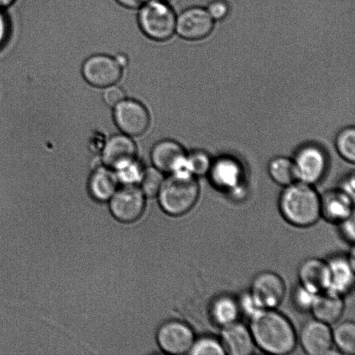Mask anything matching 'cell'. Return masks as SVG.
<instances>
[{
  "instance_id": "28",
  "label": "cell",
  "mask_w": 355,
  "mask_h": 355,
  "mask_svg": "<svg viewBox=\"0 0 355 355\" xmlns=\"http://www.w3.org/2000/svg\"><path fill=\"white\" fill-rule=\"evenodd\" d=\"M164 179V173L153 166L146 167L138 186L146 198H153L157 196Z\"/></svg>"
},
{
  "instance_id": "11",
  "label": "cell",
  "mask_w": 355,
  "mask_h": 355,
  "mask_svg": "<svg viewBox=\"0 0 355 355\" xmlns=\"http://www.w3.org/2000/svg\"><path fill=\"white\" fill-rule=\"evenodd\" d=\"M293 159L297 181L308 184L319 182L327 168V156L318 145L306 144L296 151Z\"/></svg>"
},
{
  "instance_id": "26",
  "label": "cell",
  "mask_w": 355,
  "mask_h": 355,
  "mask_svg": "<svg viewBox=\"0 0 355 355\" xmlns=\"http://www.w3.org/2000/svg\"><path fill=\"white\" fill-rule=\"evenodd\" d=\"M212 160L209 154L202 150H193L187 153L184 170L194 177L207 175Z\"/></svg>"
},
{
  "instance_id": "17",
  "label": "cell",
  "mask_w": 355,
  "mask_h": 355,
  "mask_svg": "<svg viewBox=\"0 0 355 355\" xmlns=\"http://www.w3.org/2000/svg\"><path fill=\"white\" fill-rule=\"evenodd\" d=\"M137 147L132 137L124 133L112 135L105 142L101 154L103 165L114 169L120 164L137 157Z\"/></svg>"
},
{
  "instance_id": "33",
  "label": "cell",
  "mask_w": 355,
  "mask_h": 355,
  "mask_svg": "<svg viewBox=\"0 0 355 355\" xmlns=\"http://www.w3.org/2000/svg\"><path fill=\"white\" fill-rule=\"evenodd\" d=\"M206 9L214 21L225 18L229 10L227 3L223 0L211 1Z\"/></svg>"
},
{
  "instance_id": "20",
  "label": "cell",
  "mask_w": 355,
  "mask_h": 355,
  "mask_svg": "<svg viewBox=\"0 0 355 355\" xmlns=\"http://www.w3.org/2000/svg\"><path fill=\"white\" fill-rule=\"evenodd\" d=\"M345 310L344 297L329 290L317 293L310 313L329 325L340 320Z\"/></svg>"
},
{
  "instance_id": "23",
  "label": "cell",
  "mask_w": 355,
  "mask_h": 355,
  "mask_svg": "<svg viewBox=\"0 0 355 355\" xmlns=\"http://www.w3.org/2000/svg\"><path fill=\"white\" fill-rule=\"evenodd\" d=\"M334 347L338 354L353 355L355 353V323L346 320L338 322L333 329Z\"/></svg>"
},
{
  "instance_id": "32",
  "label": "cell",
  "mask_w": 355,
  "mask_h": 355,
  "mask_svg": "<svg viewBox=\"0 0 355 355\" xmlns=\"http://www.w3.org/2000/svg\"><path fill=\"white\" fill-rule=\"evenodd\" d=\"M103 96L107 105L114 107L125 98V94L122 88L114 85L105 88Z\"/></svg>"
},
{
  "instance_id": "4",
  "label": "cell",
  "mask_w": 355,
  "mask_h": 355,
  "mask_svg": "<svg viewBox=\"0 0 355 355\" xmlns=\"http://www.w3.org/2000/svg\"><path fill=\"white\" fill-rule=\"evenodd\" d=\"M178 12L173 6L160 0H149L136 12L141 33L156 43L169 42L176 35Z\"/></svg>"
},
{
  "instance_id": "15",
  "label": "cell",
  "mask_w": 355,
  "mask_h": 355,
  "mask_svg": "<svg viewBox=\"0 0 355 355\" xmlns=\"http://www.w3.org/2000/svg\"><path fill=\"white\" fill-rule=\"evenodd\" d=\"M219 339L225 354L250 355L257 349L249 326L239 320L221 327Z\"/></svg>"
},
{
  "instance_id": "35",
  "label": "cell",
  "mask_w": 355,
  "mask_h": 355,
  "mask_svg": "<svg viewBox=\"0 0 355 355\" xmlns=\"http://www.w3.org/2000/svg\"><path fill=\"white\" fill-rule=\"evenodd\" d=\"M119 6L127 10L137 12L149 0H114Z\"/></svg>"
},
{
  "instance_id": "13",
  "label": "cell",
  "mask_w": 355,
  "mask_h": 355,
  "mask_svg": "<svg viewBox=\"0 0 355 355\" xmlns=\"http://www.w3.org/2000/svg\"><path fill=\"white\" fill-rule=\"evenodd\" d=\"M330 270L329 289L343 297L354 286V247L352 245L347 254H334L327 259Z\"/></svg>"
},
{
  "instance_id": "36",
  "label": "cell",
  "mask_w": 355,
  "mask_h": 355,
  "mask_svg": "<svg viewBox=\"0 0 355 355\" xmlns=\"http://www.w3.org/2000/svg\"><path fill=\"white\" fill-rule=\"evenodd\" d=\"M8 34V24L7 19L0 9V46L4 43Z\"/></svg>"
},
{
  "instance_id": "2",
  "label": "cell",
  "mask_w": 355,
  "mask_h": 355,
  "mask_svg": "<svg viewBox=\"0 0 355 355\" xmlns=\"http://www.w3.org/2000/svg\"><path fill=\"white\" fill-rule=\"evenodd\" d=\"M278 207L283 218L297 227H311L321 218L320 196L312 185L299 181L284 187Z\"/></svg>"
},
{
  "instance_id": "7",
  "label": "cell",
  "mask_w": 355,
  "mask_h": 355,
  "mask_svg": "<svg viewBox=\"0 0 355 355\" xmlns=\"http://www.w3.org/2000/svg\"><path fill=\"white\" fill-rule=\"evenodd\" d=\"M214 28V20L205 8L188 6L178 12L175 33L182 40H202L211 34Z\"/></svg>"
},
{
  "instance_id": "24",
  "label": "cell",
  "mask_w": 355,
  "mask_h": 355,
  "mask_svg": "<svg viewBox=\"0 0 355 355\" xmlns=\"http://www.w3.org/2000/svg\"><path fill=\"white\" fill-rule=\"evenodd\" d=\"M268 173L277 184L286 187L297 181L292 159L284 156L272 158L268 166Z\"/></svg>"
},
{
  "instance_id": "6",
  "label": "cell",
  "mask_w": 355,
  "mask_h": 355,
  "mask_svg": "<svg viewBox=\"0 0 355 355\" xmlns=\"http://www.w3.org/2000/svg\"><path fill=\"white\" fill-rule=\"evenodd\" d=\"M196 338L192 327L187 322L171 318L163 322L155 334L157 345L168 354L189 353Z\"/></svg>"
},
{
  "instance_id": "34",
  "label": "cell",
  "mask_w": 355,
  "mask_h": 355,
  "mask_svg": "<svg viewBox=\"0 0 355 355\" xmlns=\"http://www.w3.org/2000/svg\"><path fill=\"white\" fill-rule=\"evenodd\" d=\"M345 193L354 199V174L352 173L345 178L338 188Z\"/></svg>"
},
{
  "instance_id": "9",
  "label": "cell",
  "mask_w": 355,
  "mask_h": 355,
  "mask_svg": "<svg viewBox=\"0 0 355 355\" xmlns=\"http://www.w3.org/2000/svg\"><path fill=\"white\" fill-rule=\"evenodd\" d=\"M146 198L138 185L119 187L108 201L110 214L122 223H134L144 214Z\"/></svg>"
},
{
  "instance_id": "38",
  "label": "cell",
  "mask_w": 355,
  "mask_h": 355,
  "mask_svg": "<svg viewBox=\"0 0 355 355\" xmlns=\"http://www.w3.org/2000/svg\"><path fill=\"white\" fill-rule=\"evenodd\" d=\"M172 4L173 6L178 1V0H160Z\"/></svg>"
},
{
  "instance_id": "22",
  "label": "cell",
  "mask_w": 355,
  "mask_h": 355,
  "mask_svg": "<svg viewBox=\"0 0 355 355\" xmlns=\"http://www.w3.org/2000/svg\"><path fill=\"white\" fill-rule=\"evenodd\" d=\"M209 314L220 328L239 320L241 312L238 297L228 293L218 295L210 302Z\"/></svg>"
},
{
  "instance_id": "8",
  "label": "cell",
  "mask_w": 355,
  "mask_h": 355,
  "mask_svg": "<svg viewBox=\"0 0 355 355\" xmlns=\"http://www.w3.org/2000/svg\"><path fill=\"white\" fill-rule=\"evenodd\" d=\"M248 291L261 309H276L285 297L286 287L279 274L262 270L253 277Z\"/></svg>"
},
{
  "instance_id": "12",
  "label": "cell",
  "mask_w": 355,
  "mask_h": 355,
  "mask_svg": "<svg viewBox=\"0 0 355 355\" xmlns=\"http://www.w3.org/2000/svg\"><path fill=\"white\" fill-rule=\"evenodd\" d=\"M297 343L309 355H324L333 353L331 325L314 318L305 321L297 334Z\"/></svg>"
},
{
  "instance_id": "1",
  "label": "cell",
  "mask_w": 355,
  "mask_h": 355,
  "mask_svg": "<svg viewBox=\"0 0 355 355\" xmlns=\"http://www.w3.org/2000/svg\"><path fill=\"white\" fill-rule=\"evenodd\" d=\"M257 348L273 355L292 353L297 345V332L291 321L276 309H261L249 318Z\"/></svg>"
},
{
  "instance_id": "18",
  "label": "cell",
  "mask_w": 355,
  "mask_h": 355,
  "mask_svg": "<svg viewBox=\"0 0 355 355\" xmlns=\"http://www.w3.org/2000/svg\"><path fill=\"white\" fill-rule=\"evenodd\" d=\"M321 217L338 224L354 215V198L338 188L328 191L320 196Z\"/></svg>"
},
{
  "instance_id": "19",
  "label": "cell",
  "mask_w": 355,
  "mask_h": 355,
  "mask_svg": "<svg viewBox=\"0 0 355 355\" xmlns=\"http://www.w3.org/2000/svg\"><path fill=\"white\" fill-rule=\"evenodd\" d=\"M242 168L232 157L223 156L212 161L208 175L217 188L229 191L242 182Z\"/></svg>"
},
{
  "instance_id": "30",
  "label": "cell",
  "mask_w": 355,
  "mask_h": 355,
  "mask_svg": "<svg viewBox=\"0 0 355 355\" xmlns=\"http://www.w3.org/2000/svg\"><path fill=\"white\" fill-rule=\"evenodd\" d=\"M316 293H313L300 284H297L291 293L292 305L299 312H310Z\"/></svg>"
},
{
  "instance_id": "25",
  "label": "cell",
  "mask_w": 355,
  "mask_h": 355,
  "mask_svg": "<svg viewBox=\"0 0 355 355\" xmlns=\"http://www.w3.org/2000/svg\"><path fill=\"white\" fill-rule=\"evenodd\" d=\"M145 168L137 157H135L112 170L115 173L119 183L122 185H138Z\"/></svg>"
},
{
  "instance_id": "3",
  "label": "cell",
  "mask_w": 355,
  "mask_h": 355,
  "mask_svg": "<svg viewBox=\"0 0 355 355\" xmlns=\"http://www.w3.org/2000/svg\"><path fill=\"white\" fill-rule=\"evenodd\" d=\"M200 195L197 178L185 170L167 175L157 193L161 209L171 216H180L190 211Z\"/></svg>"
},
{
  "instance_id": "27",
  "label": "cell",
  "mask_w": 355,
  "mask_h": 355,
  "mask_svg": "<svg viewBox=\"0 0 355 355\" xmlns=\"http://www.w3.org/2000/svg\"><path fill=\"white\" fill-rule=\"evenodd\" d=\"M335 146L341 157L349 162H354L355 130L354 126L344 128L338 132L335 138Z\"/></svg>"
},
{
  "instance_id": "10",
  "label": "cell",
  "mask_w": 355,
  "mask_h": 355,
  "mask_svg": "<svg viewBox=\"0 0 355 355\" xmlns=\"http://www.w3.org/2000/svg\"><path fill=\"white\" fill-rule=\"evenodd\" d=\"M112 116L120 131L132 137L144 134L150 123L147 107L141 102L126 97L113 107Z\"/></svg>"
},
{
  "instance_id": "37",
  "label": "cell",
  "mask_w": 355,
  "mask_h": 355,
  "mask_svg": "<svg viewBox=\"0 0 355 355\" xmlns=\"http://www.w3.org/2000/svg\"><path fill=\"white\" fill-rule=\"evenodd\" d=\"M15 1V0H0V9L9 6Z\"/></svg>"
},
{
  "instance_id": "5",
  "label": "cell",
  "mask_w": 355,
  "mask_h": 355,
  "mask_svg": "<svg viewBox=\"0 0 355 355\" xmlns=\"http://www.w3.org/2000/svg\"><path fill=\"white\" fill-rule=\"evenodd\" d=\"M123 68L115 55L98 52L89 55L83 60L81 73L90 85L105 89L116 85L121 79Z\"/></svg>"
},
{
  "instance_id": "14",
  "label": "cell",
  "mask_w": 355,
  "mask_h": 355,
  "mask_svg": "<svg viewBox=\"0 0 355 355\" xmlns=\"http://www.w3.org/2000/svg\"><path fill=\"white\" fill-rule=\"evenodd\" d=\"M187 153L179 142L165 139L154 144L150 157L154 167L168 175L184 170Z\"/></svg>"
},
{
  "instance_id": "31",
  "label": "cell",
  "mask_w": 355,
  "mask_h": 355,
  "mask_svg": "<svg viewBox=\"0 0 355 355\" xmlns=\"http://www.w3.org/2000/svg\"><path fill=\"white\" fill-rule=\"evenodd\" d=\"M354 214L337 224L340 236L349 244H354Z\"/></svg>"
},
{
  "instance_id": "21",
  "label": "cell",
  "mask_w": 355,
  "mask_h": 355,
  "mask_svg": "<svg viewBox=\"0 0 355 355\" xmlns=\"http://www.w3.org/2000/svg\"><path fill=\"white\" fill-rule=\"evenodd\" d=\"M119 184L114 171L102 164L91 172L87 181V191L94 200L105 202L115 193Z\"/></svg>"
},
{
  "instance_id": "29",
  "label": "cell",
  "mask_w": 355,
  "mask_h": 355,
  "mask_svg": "<svg viewBox=\"0 0 355 355\" xmlns=\"http://www.w3.org/2000/svg\"><path fill=\"white\" fill-rule=\"evenodd\" d=\"M189 354L193 355L225 354L219 338L211 335H203L196 338Z\"/></svg>"
},
{
  "instance_id": "16",
  "label": "cell",
  "mask_w": 355,
  "mask_h": 355,
  "mask_svg": "<svg viewBox=\"0 0 355 355\" xmlns=\"http://www.w3.org/2000/svg\"><path fill=\"white\" fill-rule=\"evenodd\" d=\"M298 283L314 293L329 289L330 270L327 259L309 257L304 259L297 269Z\"/></svg>"
}]
</instances>
